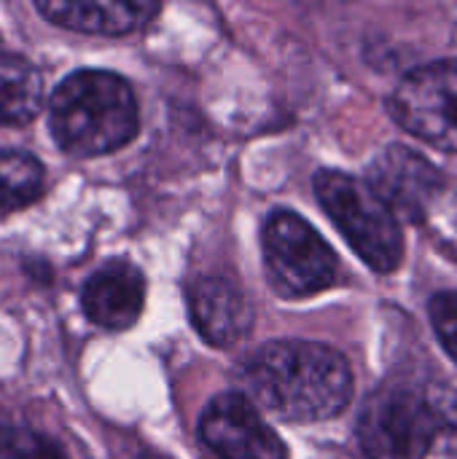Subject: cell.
<instances>
[{
  "label": "cell",
  "instance_id": "cell-5",
  "mask_svg": "<svg viewBox=\"0 0 457 459\" xmlns=\"http://www.w3.org/2000/svg\"><path fill=\"white\" fill-rule=\"evenodd\" d=\"M261 247L267 280L283 299H310L339 280L337 253L296 212H272L264 221Z\"/></svg>",
  "mask_w": 457,
  "mask_h": 459
},
{
  "label": "cell",
  "instance_id": "cell-13",
  "mask_svg": "<svg viewBox=\"0 0 457 459\" xmlns=\"http://www.w3.org/2000/svg\"><path fill=\"white\" fill-rule=\"evenodd\" d=\"M43 191V164L24 151L0 148V210H19Z\"/></svg>",
  "mask_w": 457,
  "mask_h": 459
},
{
  "label": "cell",
  "instance_id": "cell-11",
  "mask_svg": "<svg viewBox=\"0 0 457 459\" xmlns=\"http://www.w3.org/2000/svg\"><path fill=\"white\" fill-rule=\"evenodd\" d=\"M38 11L67 30L89 35H127L159 13L156 3H38Z\"/></svg>",
  "mask_w": 457,
  "mask_h": 459
},
{
  "label": "cell",
  "instance_id": "cell-10",
  "mask_svg": "<svg viewBox=\"0 0 457 459\" xmlns=\"http://www.w3.org/2000/svg\"><path fill=\"white\" fill-rule=\"evenodd\" d=\"M189 315L210 347H232L253 323L245 293L226 277H199L189 285Z\"/></svg>",
  "mask_w": 457,
  "mask_h": 459
},
{
  "label": "cell",
  "instance_id": "cell-2",
  "mask_svg": "<svg viewBox=\"0 0 457 459\" xmlns=\"http://www.w3.org/2000/svg\"><path fill=\"white\" fill-rule=\"evenodd\" d=\"M137 100L132 86L108 70L67 75L48 105V126L57 145L78 159L124 148L137 134Z\"/></svg>",
  "mask_w": 457,
  "mask_h": 459
},
{
  "label": "cell",
  "instance_id": "cell-14",
  "mask_svg": "<svg viewBox=\"0 0 457 459\" xmlns=\"http://www.w3.org/2000/svg\"><path fill=\"white\" fill-rule=\"evenodd\" d=\"M0 459H67V455L48 436L0 414Z\"/></svg>",
  "mask_w": 457,
  "mask_h": 459
},
{
  "label": "cell",
  "instance_id": "cell-16",
  "mask_svg": "<svg viewBox=\"0 0 457 459\" xmlns=\"http://www.w3.org/2000/svg\"><path fill=\"white\" fill-rule=\"evenodd\" d=\"M137 459H164V457H159V455H140Z\"/></svg>",
  "mask_w": 457,
  "mask_h": 459
},
{
  "label": "cell",
  "instance_id": "cell-8",
  "mask_svg": "<svg viewBox=\"0 0 457 459\" xmlns=\"http://www.w3.org/2000/svg\"><path fill=\"white\" fill-rule=\"evenodd\" d=\"M366 183L396 218L420 221L442 191V172L426 156L404 145H393L374 159Z\"/></svg>",
  "mask_w": 457,
  "mask_h": 459
},
{
  "label": "cell",
  "instance_id": "cell-15",
  "mask_svg": "<svg viewBox=\"0 0 457 459\" xmlns=\"http://www.w3.org/2000/svg\"><path fill=\"white\" fill-rule=\"evenodd\" d=\"M428 312L439 342L457 363V293H436L431 299Z\"/></svg>",
  "mask_w": 457,
  "mask_h": 459
},
{
  "label": "cell",
  "instance_id": "cell-6",
  "mask_svg": "<svg viewBox=\"0 0 457 459\" xmlns=\"http://www.w3.org/2000/svg\"><path fill=\"white\" fill-rule=\"evenodd\" d=\"M388 110L412 137L457 153V62H434L407 73Z\"/></svg>",
  "mask_w": 457,
  "mask_h": 459
},
{
  "label": "cell",
  "instance_id": "cell-1",
  "mask_svg": "<svg viewBox=\"0 0 457 459\" xmlns=\"http://www.w3.org/2000/svg\"><path fill=\"white\" fill-rule=\"evenodd\" d=\"M242 385L264 411L283 422H323L353 401V371L345 355L315 342H269L256 350Z\"/></svg>",
  "mask_w": 457,
  "mask_h": 459
},
{
  "label": "cell",
  "instance_id": "cell-12",
  "mask_svg": "<svg viewBox=\"0 0 457 459\" xmlns=\"http://www.w3.org/2000/svg\"><path fill=\"white\" fill-rule=\"evenodd\" d=\"M43 105V78L38 67L19 56L0 51V126L30 124Z\"/></svg>",
  "mask_w": 457,
  "mask_h": 459
},
{
  "label": "cell",
  "instance_id": "cell-4",
  "mask_svg": "<svg viewBox=\"0 0 457 459\" xmlns=\"http://www.w3.org/2000/svg\"><path fill=\"white\" fill-rule=\"evenodd\" d=\"M444 428L442 409L417 387L382 385L358 420V441L369 459H426Z\"/></svg>",
  "mask_w": 457,
  "mask_h": 459
},
{
  "label": "cell",
  "instance_id": "cell-7",
  "mask_svg": "<svg viewBox=\"0 0 457 459\" xmlns=\"http://www.w3.org/2000/svg\"><path fill=\"white\" fill-rule=\"evenodd\" d=\"M197 438L202 459H288L277 433L240 393H224L207 403Z\"/></svg>",
  "mask_w": 457,
  "mask_h": 459
},
{
  "label": "cell",
  "instance_id": "cell-3",
  "mask_svg": "<svg viewBox=\"0 0 457 459\" xmlns=\"http://www.w3.org/2000/svg\"><path fill=\"white\" fill-rule=\"evenodd\" d=\"M315 194L366 266L377 274H391L399 269L404 258L401 223L366 180L323 169L315 175Z\"/></svg>",
  "mask_w": 457,
  "mask_h": 459
},
{
  "label": "cell",
  "instance_id": "cell-9",
  "mask_svg": "<svg viewBox=\"0 0 457 459\" xmlns=\"http://www.w3.org/2000/svg\"><path fill=\"white\" fill-rule=\"evenodd\" d=\"M83 315L108 331H124L137 323L145 307V277L129 261H108L81 290Z\"/></svg>",
  "mask_w": 457,
  "mask_h": 459
}]
</instances>
